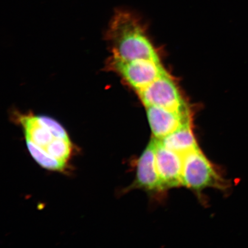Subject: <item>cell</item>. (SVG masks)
Segmentation results:
<instances>
[{
  "mask_svg": "<svg viewBox=\"0 0 248 248\" xmlns=\"http://www.w3.org/2000/svg\"><path fill=\"white\" fill-rule=\"evenodd\" d=\"M182 186L201 194L208 188L226 191L231 184L198 148L184 156Z\"/></svg>",
  "mask_w": 248,
  "mask_h": 248,
  "instance_id": "cell-3",
  "label": "cell"
},
{
  "mask_svg": "<svg viewBox=\"0 0 248 248\" xmlns=\"http://www.w3.org/2000/svg\"><path fill=\"white\" fill-rule=\"evenodd\" d=\"M107 68L119 74L137 92L146 88L167 72L160 61L147 59L125 61L113 56L108 60Z\"/></svg>",
  "mask_w": 248,
  "mask_h": 248,
  "instance_id": "cell-4",
  "label": "cell"
},
{
  "mask_svg": "<svg viewBox=\"0 0 248 248\" xmlns=\"http://www.w3.org/2000/svg\"><path fill=\"white\" fill-rule=\"evenodd\" d=\"M28 151L34 161L50 171H69L76 147L63 125L46 116L17 114Z\"/></svg>",
  "mask_w": 248,
  "mask_h": 248,
  "instance_id": "cell-1",
  "label": "cell"
},
{
  "mask_svg": "<svg viewBox=\"0 0 248 248\" xmlns=\"http://www.w3.org/2000/svg\"><path fill=\"white\" fill-rule=\"evenodd\" d=\"M138 93L145 107H157L178 111L189 110L178 86L167 72Z\"/></svg>",
  "mask_w": 248,
  "mask_h": 248,
  "instance_id": "cell-5",
  "label": "cell"
},
{
  "mask_svg": "<svg viewBox=\"0 0 248 248\" xmlns=\"http://www.w3.org/2000/svg\"><path fill=\"white\" fill-rule=\"evenodd\" d=\"M107 39L113 57L125 61L147 59L160 61L140 21L131 12L116 11L108 27Z\"/></svg>",
  "mask_w": 248,
  "mask_h": 248,
  "instance_id": "cell-2",
  "label": "cell"
},
{
  "mask_svg": "<svg viewBox=\"0 0 248 248\" xmlns=\"http://www.w3.org/2000/svg\"><path fill=\"white\" fill-rule=\"evenodd\" d=\"M155 139L156 166L163 191L182 186L184 156L164 147L159 140Z\"/></svg>",
  "mask_w": 248,
  "mask_h": 248,
  "instance_id": "cell-7",
  "label": "cell"
},
{
  "mask_svg": "<svg viewBox=\"0 0 248 248\" xmlns=\"http://www.w3.org/2000/svg\"><path fill=\"white\" fill-rule=\"evenodd\" d=\"M159 140L164 147L183 156L200 148L193 132L192 119L188 120L176 131Z\"/></svg>",
  "mask_w": 248,
  "mask_h": 248,
  "instance_id": "cell-9",
  "label": "cell"
},
{
  "mask_svg": "<svg viewBox=\"0 0 248 248\" xmlns=\"http://www.w3.org/2000/svg\"><path fill=\"white\" fill-rule=\"evenodd\" d=\"M147 116L153 137L161 140L191 119L190 110L178 111L157 107H147Z\"/></svg>",
  "mask_w": 248,
  "mask_h": 248,
  "instance_id": "cell-8",
  "label": "cell"
},
{
  "mask_svg": "<svg viewBox=\"0 0 248 248\" xmlns=\"http://www.w3.org/2000/svg\"><path fill=\"white\" fill-rule=\"evenodd\" d=\"M156 146V139L153 137L137 160L134 181L125 189V193L135 189H141L151 194L164 191L157 171Z\"/></svg>",
  "mask_w": 248,
  "mask_h": 248,
  "instance_id": "cell-6",
  "label": "cell"
}]
</instances>
